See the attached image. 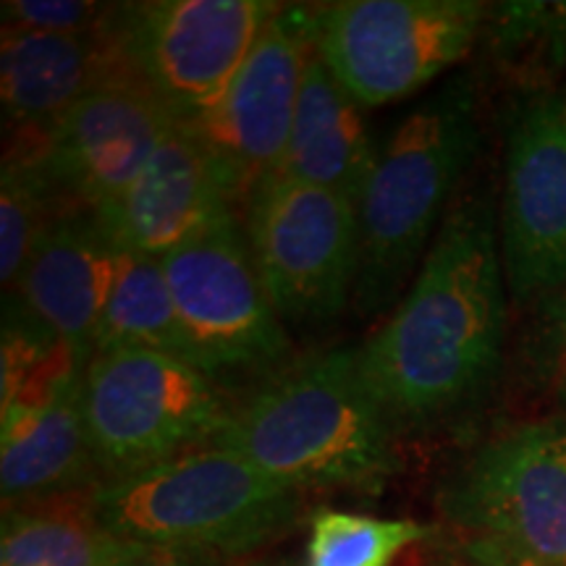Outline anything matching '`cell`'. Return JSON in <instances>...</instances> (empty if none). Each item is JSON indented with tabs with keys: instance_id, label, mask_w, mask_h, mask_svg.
I'll use <instances>...</instances> for the list:
<instances>
[{
	"instance_id": "obj_1",
	"label": "cell",
	"mask_w": 566,
	"mask_h": 566,
	"mask_svg": "<svg viewBox=\"0 0 566 566\" xmlns=\"http://www.w3.org/2000/svg\"><path fill=\"white\" fill-rule=\"evenodd\" d=\"M506 275L499 216L483 192L443 218L405 300L359 346L396 428H424L478 405L504 363Z\"/></svg>"
},
{
	"instance_id": "obj_2",
	"label": "cell",
	"mask_w": 566,
	"mask_h": 566,
	"mask_svg": "<svg viewBox=\"0 0 566 566\" xmlns=\"http://www.w3.org/2000/svg\"><path fill=\"white\" fill-rule=\"evenodd\" d=\"M396 422L359 349H331L268 378L208 446L296 488L378 491L399 470Z\"/></svg>"
},
{
	"instance_id": "obj_3",
	"label": "cell",
	"mask_w": 566,
	"mask_h": 566,
	"mask_svg": "<svg viewBox=\"0 0 566 566\" xmlns=\"http://www.w3.org/2000/svg\"><path fill=\"white\" fill-rule=\"evenodd\" d=\"M478 147V92L464 74L424 97L388 134L359 202L363 260L352 302L359 315L386 313L412 283L409 275L420 271Z\"/></svg>"
},
{
	"instance_id": "obj_4",
	"label": "cell",
	"mask_w": 566,
	"mask_h": 566,
	"mask_svg": "<svg viewBox=\"0 0 566 566\" xmlns=\"http://www.w3.org/2000/svg\"><path fill=\"white\" fill-rule=\"evenodd\" d=\"M90 504L95 520L124 541L231 558L286 535L300 520L304 493L231 451L200 446L105 480Z\"/></svg>"
},
{
	"instance_id": "obj_5",
	"label": "cell",
	"mask_w": 566,
	"mask_h": 566,
	"mask_svg": "<svg viewBox=\"0 0 566 566\" xmlns=\"http://www.w3.org/2000/svg\"><path fill=\"white\" fill-rule=\"evenodd\" d=\"M231 412L218 380L171 354L97 352L82 375L84 428L105 480L208 446Z\"/></svg>"
},
{
	"instance_id": "obj_6",
	"label": "cell",
	"mask_w": 566,
	"mask_h": 566,
	"mask_svg": "<svg viewBox=\"0 0 566 566\" xmlns=\"http://www.w3.org/2000/svg\"><path fill=\"white\" fill-rule=\"evenodd\" d=\"M443 527L566 566V415L480 443L438 491Z\"/></svg>"
},
{
	"instance_id": "obj_7",
	"label": "cell",
	"mask_w": 566,
	"mask_h": 566,
	"mask_svg": "<svg viewBox=\"0 0 566 566\" xmlns=\"http://www.w3.org/2000/svg\"><path fill=\"white\" fill-rule=\"evenodd\" d=\"M475 0H338L313 6L315 53L363 108L407 101L483 34Z\"/></svg>"
},
{
	"instance_id": "obj_8",
	"label": "cell",
	"mask_w": 566,
	"mask_h": 566,
	"mask_svg": "<svg viewBox=\"0 0 566 566\" xmlns=\"http://www.w3.org/2000/svg\"><path fill=\"white\" fill-rule=\"evenodd\" d=\"M244 239L281 321L328 323L354 302L363 226L349 197L268 174L244 200Z\"/></svg>"
},
{
	"instance_id": "obj_9",
	"label": "cell",
	"mask_w": 566,
	"mask_h": 566,
	"mask_svg": "<svg viewBox=\"0 0 566 566\" xmlns=\"http://www.w3.org/2000/svg\"><path fill=\"white\" fill-rule=\"evenodd\" d=\"M279 9L268 0L118 3L108 34L134 80L145 84L176 122L195 124L221 101Z\"/></svg>"
},
{
	"instance_id": "obj_10",
	"label": "cell",
	"mask_w": 566,
	"mask_h": 566,
	"mask_svg": "<svg viewBox=\"0 0 566 566\" xmlns=\"http://www.w3.org/2000/svg\"><path fill=\"white\" fill-rule=\"evenodd\" d=\"M192 365L212 380L281 363L289 336L237 212L160 258Z\"/></svg>"
},
{
	"instance_id": "obj_11",
	"label": "cell",
	"mask_w": 566,
	"mask_h": 566,
	"mask_svg": "<svg viewBox=\"0 0 566 566\" xmlns=\"http://www.w3.org/2000/svg\"><path fill=\"white\" fill-rule=\"evenodd\" d=\"M509 296L537 304L566 283V95L527 92L506 132L499 208Z\"/></svg>"
},
{
	"instance_id": "obj_12",
	"label": "cell",
	"mask_w": 566,
	"mask_h": 566,
	"mask_svg": "<svg viewBox=\"0 0 566 566\" xmlns=\"http://www.w3.org/2000/svg\"><path fill=\"white\" fill-rule=\"evenodd\" d=\"M313 53V6H281L221 101L189 124L221 163L237 202L279 168Z\"/></svg>"
},
{
	"instance_id": "obj_13",
	"label": "cell",
	"mask_w": 566,
	"mask_h": 566,
	"mask_svg": "<svg viewBox=\"0 0 566 566\" xmlns=\"http://www.w3.org/2000/svg\"><path fill=\"white\" fill-rule=\"evenodd\" d=\"M174 124L171 111L124 69L53 126L40 160L69 208L95 212L137 179Z\"/></svg>"
},
{
	"instance_id": "obj_14",
	"label": "cell",
	"mask_w": 566,
	"mask_h": 566,
	"mask_svg": "<svg viewBox=\"0 0 566 566\" xmlns=\"http://www.w3.org/2000/svg\"><path fill=\"white\" fill-rule=\"evenodd\" d=\"M221 163L192 126L176 122L116 200L95 210L118 250L163 258L233 212Z\"/></svg>"
},
{
	"instance_id": "obj_15",
	"label": "cell",
	"mask_w": 566,
	"mask_h": 566,
	"mask_svg": "<svg viewBox=\"0 0 566 566\" xmlns=\"http://www.w3.org/2000/svg\"><path fill=\"white\" fill-rule=\"evenodd\" d=\"M118 260L122 250L95 212L69 208L53 218L13 283L24 313L59 336L84 367L95 354V331Z\"/></svg>"
},
{
	"instance_id": "obj_16",
	"label": "cell",
	"mask_w": 566,
	"mask_h": 566,
	"mask_svg": "<svg viewBox=\"0 0 566 566\" xmlns=\"http://www.w3.org/2000/svg\"><path fill=\"white\" fill-rule=\"evenodd\" d=\"M108 30L53 34L3 30L0 101L6 126L32 134L11 155H42L48 134L97 84L124 71Z\"/></svg>"
},
{
	"instance_id": "obj_17",
	"label": "cell",
	"mask_w": 566,
	"mask_h": 566,
	"mask_svg": "<svg viewBox=\"0 0 566 566\" xmlns=\"http://www.w3.org/2000/svg\"><path fill=\"white\" fill-rule=\"evenodd\" d=\"M380 145L370 137L365 108L331 74L321 55L304 71L292 134L275 176L313 184L363 202Z\"/></svg>"
},
{
	"instance_id": "obj_18",
	"label": "cell",
	"mask_w": 566,
	"mask_h": 566,
	"mask_svg": "<svg viewBox=\"0 0 566 566\" xmlns=\"http://www.w3.org/2000/svg\"><path fill=\"white\" fill-rule=\"evenodd\" d=\"M103 483L84 428L82 378L32 412L0 417L3 506L90 493Z\"/></svg>"
},
{
	"instance_id": "obj_19",
	"label": "cell",
	"mask_w": 566,
	"mask_h": 566,
	"mask_svg": "<svg viewBox=\"0 0 566 566\" xmlns=\"http://www.w3.org/2000/svg\"><path fill=\"white\" fill-rule=\"evenodd\" d=\"M90 495L3 506L0 566H129L153 548L108 533L92 514Z\"/></svg>"
},
{
	"instance_id": "obj_20",
	"label": "cell",
	"mask_w": 566,
	"mask_h": 566,
	"mask_svg": "<svg viewBox=\"0 0 566 566\" xmlns=\"http://www.w3.org/2000/svg\"><path fill=\"white\" fill-rule=\"evenodd\" d=\"M150 349L192 365L160 258L124 252L95 331V354Z\"/></svg>"
},
{
	"instance_id": "obj_21",
	"label": "cell",
	"mask_w": 566,
	"mask_h": 566,
	"mask_svg": "<svg viewBox=\"0 0 566 566\" xmlns=\"http://www.w3.org/2000/svg\"><path fill=\"white\" fill-rule=\"evenodd\" d=\"M430 533L433 527L415 520L317 509L307 525L304 566H394Z\"/></svg>"
},
{
	"instance_id": "obj_22",
	"label": "cell",
	"mask_w": 566,
	"mask_h": 566,
	"mask_svg": "<svg viewBox=\"0 0 566 566\" xmlns=\"http://www.w3.org/2000/svg\"><path fill=\"white\" fill-rule=\"evenodd\" d=\"M483 32L491 55L533 92L566 66V3H501L488 9Z\"/></svg>"
},
{
	"instance_id": "obj_23",
	"label": "cell",
	"mask_w": 566,
	"mask_h": 566,
	"mask_svg": "<svg viewBox=\"0 0 566 566\" xmlns=\"http://www.w3.org/2000/svg\"><path fill=\"white\" fill-rule=\"evenodd\" d=\"M61 195L42 166L40 155H6L0 181V281L13 289L27 260L61 216Z\"/></svg>"
},
{
	"instance_id": "obj_24",
	"label": "cell",
	"mask_w": 566,
	"mask_h": 566,
	"mask_svg": "<svg viewBox=\"0 0 566 566\" xmlns=\"http://www.w3.org/2000/svg\"><path fill=\"white\" fill-rule=\"evenodd\" d=\"M116 6L90 0H6L3 30L87 34L108 30Z\"/></svg>"
},
{
	"instance_id": "obj_25",
	"label": "cell",
	"mask_w": 566,
	"mask_h": 566,
	"mask_svg": "<svg viewBox=\"0 0 566 566\" xmlns=\"http://www.w3.org/2000/svg\"><path fill=\"white\" fill-rule=\"evenodd\" d=\"M537 304L541 310L527 342L530 365L546 391L566 405V283Z\"/></svg>"
},
{
	"instance_id": "obj_26",
	"label": "cell",
	"mask_w": 566,
	"mask_h": 566,
	"mask_svg": "<svg viewBox=\"0 0 566 566\" xmlns=\"http://www.w3.org/2000/svg\"><path fill=\"white\" fill-rule=\"evenodd\" d=\"M409 554L412 566H546L449 527H433V533Z\"/></svg>"
},
{
	"instance_id": "obj_27",
	"label": "cell",
	"mask_w": 566,
	"mask_h": 566,
	"mask_svg": "<svg viewBox=\"0 0 566 566\" xmlns=\"http://www.w3.org/2000/svg\"><path fill=\"white\" fill-rule=\"evenodd\" d=\"M129 566H229V558L212 551L189 548H150Z\"/></svg>"
},
{
	"instance_id": "obj_28",
	"label": "cell",
	"mask_w": 566,
	"mask_h": 566,
	"mask_svg": "<svg viewBox=\"0 0 566 566\" xmlns=\"http://www.w3.org/2000/svg\"><path fill=\"white\" fill-rule=\"evenodd\" d=\"M250 566H296V564H289V562H258V564H250Z\"/></svg>"
}]
</instances>
